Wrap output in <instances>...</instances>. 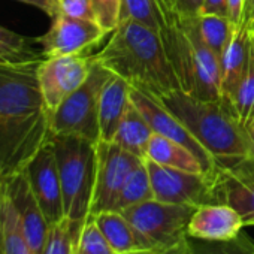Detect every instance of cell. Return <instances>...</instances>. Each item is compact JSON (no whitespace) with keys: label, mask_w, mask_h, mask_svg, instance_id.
Returning <instances> with one entry per match:
<instances>
[{"label":"cell","mask_w":254,"mask_h":254,"mask_svg":"<svg viewBox=\"0 0 254 254\" xmlns=\"http://www.w3.org/2000/svg\"><path fill=\"white\" fill-rule=\"evenodd\" d=\"M41 60L0 63L2 180L24 171L29 162L53 135L50 112L38 82V66Z\"/></svg>","instance_id":"1"},{"label":"cell","mask_w":254,"mask_h":254,"mask_svg":"<svg viewBox=\"0 0 254 254\" xmlns=\"http://www.w3.org/2000/svg\"><path fill=\"white\" fill-rule=\"evenodd\" d=\"M94 60L132 87L157 100L183 90L160 35L132 20L120 21Z\"/></svg>","instance_id":"2"},{"label":"cell","mask_w":254,"mask_h":254,"mask_svg":"<svg viewBox=\"0 0 254 254\" xmlns=\"http://www.w3.org/2000/svg\"><path fill=\"white\" fill-rule=\"evenodd\" d=\"M159 102L178 118L215 162L242 159L254 153L247 127L226 100H205L184 90H175Z\"/></svg>","instance_id":"3"},{"label":"cell","mask_w":254,"mask_h":254,"mask_svg":"<svg viewBox=\"0 0 254 254\" xmlns=\"http://www.w3.org/2000/svg\"><path fill=\"white\" fill-rule=\"evenodd\" d=\"M51 142L59 165L64 215L79 232L91 212L97 142L70 135H51Z\"/></svg>","instance_id":"4"},{"label":"cell","mask_w":254,"mask_h":254,"mask_svg":"<svg viewBox=\"0 0 254 254\" xmlns=\"http://www.w3.org/2000/svg\"><path fill=\"white\" fill-rule=\"evenodd\" d=\"M196 208L150 199L120 212L132 224L141 248L162 254L189 235V221Z\"/></svg>","instance_id":"5"},{"label":"cell","mask_w":254,"mask_h":254,"mask_svg":"<svg viewBox=\"0 0 254 254\" xmlns=\"http://www.w3.org/2000/svg\"><path fill=\"white\" fill-rule=\"evenodd\" d=\"M111 75L106 67L94 60L85 82L50 115L53 135H70L99 142L100 91Z\"/></svg>","instance_id":"6"},{"label":"cell","mask_w":254,"mask_h":254,"mask_svg":"<svg viewBox=\"0 0 254 254\" xmlns=\"http://www.w3.org/2000/svg\"><path fill=\"white\" fill-rule=\"evenodd\" d=\"M208 177L212 183L214 203L232 206L245 226H254V153L242 159L215 162Z\"/></svg>","instance_id":"7"},{"label":"cell","mask_w":254,"mask_h":254,"mask_svg":"<svg viewBox=\"0 0 254 254\" xmlns=\"http://www.w3.org/2000/svg\"><path fill=\"white\" fill-rule=\"evenodd\" d=\"M93 63V54L44 57L39 62L38 82L50 115L85 82Z\"/></svg>","instance_id":"8"},{"label":"cell","mask_w":254,"mask_h":254,"mask_svg":"<svg viewBox=\"0 0 254 254\" xmlns=\"http://www.w3.org/2000/svg\"><path fill=\"white\" fill-rule=\"evenodd\" d=\"M96 154V183L90 218L112 209L127 177L142 162V159L114 142H97Z\"/></svg>","instance_id":"9"},{"label":"cell","mask_w":254,"mask_h":254,"mask_svg":"<svg viewBox=\"0 0 254 254\" xmlns=\"http://www.w3.org/2000/svg\"><path fill=\"white\" fill-rule=\"evenodd\" d=\"M145 165L154 199L191 206L214 203L212 183L208 175L162 166L150 160H145Z\"/></svg>","instance_id":"10"},{"label":"cell","mask_w":254,"mask_h":254,"mask_svg":"<svg viewBox=\"0 0 254 254\" xmlns=\"http://www.w3.org/2000/svg\"><path fill=\"white\" fill-rule=\"evenodd\" d=\"M47 33L36 38L44 57L79 56L99 45L109 33L97 21L57 15Z\"/></svg>","instance_id":"11"},{"label":"cell","mask_w":254,"mask_h":254,"mask_svg":"<svg viewBox=\"0 0 254 254\" xmlns=\"http://www.w3.org/2000/svg\"><path fill=\"white\" fill-rule=\"evenodd\" d=\"M30 189L48 223L57 224L66 218L59 165L51 139L35 154L24 169Z\"/></svg>","instance_id":"12"},{"label":"cell","mask_w":254,"mask_h":254,"mask_svg":"<svg viewBox=\"0 0 254 254\" xmlns=\"http://www.w3.org/2000/svg\"><path fill=\"white\" fill-rule=\"evenodd\" d=\"M160 8V24L157 33L160 35L162 44L168 54V59L180 79L181 88L191 94L194 87L191 45L189 38V20L180 14L169 0H157Z\"/></svg>","instance_id":"13"},{"label":"cell","mask_w":254,"mask_h":254,"mask_svg":"<svg viewBox=\"0 0 254 254\" xmlns=\"http://www.w3.org/2000/svg\"><path fill=\"white\" fill-rule=\"evenodd\" d=\"M130 100L142 112L154 133L168 138L174 142H178L180 145L190 150L202 163L205 174H212L215 168V160L212 159V156L191 136V133L178 121V118L172 115L156 97L130 85Z\"/></svg>","instance_id":"14"},{"label":"cell","mask_w":254,"mask_h":254,"mask_svg":"<svg viewBox=\"0 0 254 254\" xmlns=\"http://www.w3.org/2000/svg\"><path fill=\"white\" fill-rule=\"evenodd\" d=\"M3 181H5V187H6L8 194L15 206V211L21 221L23 230L27 236V241L33 250V253L42 254L47 239H48L51 224L45 218V215L30 189L26 172L21 171Z\"/></svg>","instance_id":"15"},{"label":"cell","mask_w":254,"mask_h":254,"mask_svg":"<svg viewBox=\"0 0 254 254\" xmlns=\"http://www.w3.org/2000/svg\"><path fill=\"white\" fill-rule=\"evenodd\" d=\"M239 212L226 203H205L194 209L187 233L205 241H232L244 232Z\"/></svg>","instance_id":"16"},{"label":"cell","mask_w":254,"mask_h":254,"mask_svg":"<svg viewBox=\"0 0 254 254\" xmlns=\"http://www.w3.org/2000/svg\"><path fill=\"white\" fill-rule=\"evenodd\" d=\"M189 38L194 73V87L191 94L205 100L221 99V62L202 39L197 17L189 20Z\"/></svg>","instance_id":"17"},{"label":"cell","mask_w":254,"mask_h":254,"mask_svg":"<svg viewBox=\"0 0 254 254\" xmlns=\"http://www.w3.org/2000/svg\"><path fill=\"white\" fill-rule=\"evenodd\" d=\"M251 48V29L238 26L221 57V99L233 106L235 94L245 76Z\"/></svg>","instance_id":"18"},{"label":"cell","mask_w":254,"mask_h":254,"mask_svg":"<svg viewBox=\"0 0 254 254\" xmlns=\"http://www.w3.org/2000/svg\"><path fill=\"white\" fill-rule=\"evenodd\" d=\"M130 105V84L111 75L102 87L99 100V142H111L120 121Z\"/></svg>","instance_id":"19"},{"label":"cell","mask_w":254,"mask_h":254,"mask_svg":"<svg viewBox=\"0 0 254 254\" xmlns=\"http://www.w3.org/2000/svg\"><path fill=\"white\" fill-rule=\"evenodd\" d=\"M153 135L154 132L151 126L148 124L142 112L130 100V105L127 108L123 120L120 121L111 142L144 160L148 142Z\"/></svg>","instance_id":"20"},{"label":"cell","mask_w":254,"mask_h":254,"mask_svg":"<svg viewBox=\"0 0 254 254\" xmlns=\"http://www.w3.org/2000/svg\"><path fill=\"white\" fill-rule=\"evenodd\" d=\"M144 160H150L157 165L180 169V171L205 174L202 163L197 160V157L190 150H187L186 147L180 145L178 142H174V141L163 138L157 133H154L151 136Z\"/></svg>","instance_id":"21"},{"label":"cell","mask_w":254,"mask_h":254,"mask_svg":"<svg viewBox=\"0 0 254 254\" xmlns=\"http://www.w3.org/2000/svg\"><path fill=\"white\" fill-rule=\"evenodd\" d=\"M0 254H35L5 187L0 196Z\"/></svg>","instance_id":"22"},{"label":"cell","mask_w":254,"mask_h":254,"mask_svg":"<svg viewBox=\"0 0 254 254\" xmlns=\"http://www.w3.org/2000/svg\"><path fill=\"white\" fill-rule=\"evenodd\" d=\"M162 254H254V239L245 232L232 241H205L187 235Z\"/></svg>","instance_id":"23"},{"label":"cell","mask_w":254,"mask_h":254,"mask_svg":"<svg viewBox=\"0 0 254 254\" xmlns=\"http://www.w3.org/2000/svg\"><path fill=\"white\" fill-rule=\"evenodd\" d=\"M91 218L96 221L97 227L115 253L141 248L132 224L120 211H103Z\"/></svg>","instance_id":"24"},{"label":"cell","mask_w":254,"mask_h":254,"mask_svg":"<svg viewBox=\"0 0 254 254\" xmlns=\"http://www.w3.org/2000/svg\"><path fill=\"white\" fill-rule=\"evenodd\" d=\"M197 26L202 39L221 62V57L230 44L238 26L229 17L215 14H200L197 17Z\"/></svg>","instance_id":"25"},{"label":"cell","mask_w":254,"mask_h":254,"mask_svg":"<svg viewBox=\"0 0 254 254\" xmlns=\"http://www.w3.org/2000/svg\"><path fill=\"white\" fill-rule=\"evenodd\" d=\"M150 199H154V194L145 160H142L127 177L111 211H123Z\"/></svg>","instance_id":"26"},{"label":"cell","mask_w":254,"mask_h":254,"mask_svg":"<svg viewBox=\"0 0 254 254\" xmlns=\"http://www.w3.org/2000/svg\"><path fill=\"white\" fill-rule=\"evenodd\" d=\"M35 41L0 26V63H26L44 59L35 51Z\"/></svg>","instance_id":"27"},{"label":"cell","mask_w":254,"mask_h":254,"mask_svg":"<svg viewBox=\"0 0 254 254\" xmlns=\"http://www.w3.org/2000/svg\"><path fill=\"white\" fill-rule=\"evenodd\" d=\"M233 108L241 123L245 127H248L254 120V29H251V48H250L248 67L235 94Z\"/></svg>","instance_id":"28"},{"label":"cell","mask_w":254,"mask_h":254,"mask_svg":"<svg viewBox=\"0 0 254 254\" xmlns=\"http://www.w3.org/2000/svg\"><path fill=\"white\" fill-rule=\"evenodd\" d=\"M126 20H132L157 32L160 24V8L157 0H121L120 21Z\"/></svg>","instance_id":"29"},{"label":"cell","mask_w":254,"mask_h":254,"mask_svg":"<svg viewBox=\"0 0 254 254\" xmlns=\"http://www.w3.org/2000/svg\"><path fill=\"white\" fill-rule=\"evenodd\" d=\"M75 254H117L105 239L93 218H88L79 230L75 242Z\"/></svg>","instance_id":"30"},{"label":"cell","mask_w":254,"mask_h":254,"mask_svg":"<svg viewBox=\"0 0 254 254\" xmlns=\"http://www.w3.org/2000/svg\"><path fill=\"white\" fill-rule=\"evenodd\" d=\"M79 232L64 218L50 227L48 239L42 254H75V242Z\"/></svg>","instance_id":"31"},{"label":"cell","mask_w":254,"mask_h":254,"mask_svg":"<svg viewBox=\"0 0 254 254\" xmlns=\"http://www.w3.org/2000/svg\"><path fill=\"white\" fill-rule=\"evenodd\" d=\"M96 21L105 29L109 35L120 24V9L121 0H91Z\"/></svg>","instance_id":"32"},{"label":"cell","mask_w":254,"mask_h":254,"mask_svg":"<svg viewBox=\"0 0 254 254\" xmlns=\"http://www.w3.org/2000/svg\"><path fill=\"white\" fill-rule=\"evenodd\" d=\"M57 15L96 21L91 0H54V17Z\"/></svg>","instance_id":"33"},{"label":"cell","mask_w":254,"mask_h":254,"mask_svg":"<svg viewBox=\"0 0 254 254\" xmlns=\"http://www.w3.org/2000/svg\"><path fill=\"white\" fill-rule=\"evenodd\" d=\"M169 3L186 17H199L203 0H169Z\"/></svg>","instance_id":"34"},{"label":"cell","mask_w":254,"mask_h":254,"mask_svg":"<svg viewBox=\"0 0 254 254\" xmlns=\"http://www.w3.org/2000/svg\"><path fill=\"white\" fill-rule=\"evenodd\" d=\"M200 14H215L229 17V0H203Z\"/></svg>","instance_id":"35"},{"label":"cell","mask_w":254,"mask_h":254,"mask_svg":"<svg viewBox=\"0 0 254 254\" xmlns=\"http://www.w3.org/2000/svg\"><path fill=\"white\" fill-rule=\"evenodd\" d=\"M15 2H21V3L35 6V8L44 11L50 18L54 17V0H15Z\"/></svg>","instance_id":"36"},{"label":"cell","mask_w":254,"mask_h":254,"mask_svg":"<svg viewBox=\"0 0 254 254\" xmlns=\"http://www.w3.org/2000/svg\"><path fill=\"white\" fill-rule=\"evenodd\" d=\"M244 2H245V0H229V18L236 26H241L242 11H244Z\"/></svg>","instance_id":"37"},{"label":"cell","mask_w":254,"mask_h":254,"mask_svg":"<svg viewBox=\"0 0 254 254\" xmlns=\"http://www.w3.org/2000/svg\"><path fill=\"white\" fill-rule=\"evenodd\" d=\"M241 26L248 27V29L254 27V0H245L244 2Z\"/></svg>","instance_id":"38"},{"label":"cell","mask_w":254,"mask_h":254,"mask_svg":"<svg viewBox=\"0 0 254 254\" xmlns=\"http://www.w3.org/2000/svg\"><path fill=\"white\" fill-rule=\"evenodd\" d=\"M117 254H157V253L153 251V250H148V248H135V250H130V251L117 253Z\"/></svg>","instance_id":"39"},{"label":"cell","mask_w":254,"mask_h":254,"mask_svg":"<svg viewBox=\"0 0 254 254\" xmlns=\"http://www.w3.org/2000/svg\"><path fill=\"white\" fill-rule=\"evenodd\" d=\"M247 130H248V135H250V139H251V144H253V151H254V120L247 127Z\"/></svg>","instance_id":"40"},{"label":"cell","mask_w":254,"mask_h":254,"mask_svg":"<svg viewBox=\"0 0 254 254\" xmlns=\"http://www.w3.org/2000/svg\"><path fill=\"white\" fill-rule=\"evenodd\" d=\"M2 189H3V180L0 178V196H2Z\"/></svg>","instance_id":"41"},{"label":"cell","mask_w":254,"mask_h":254,"mask_svg":"<svg viewBox=\"0 0 254 254\" xmlns=\"http://www.w3.org/2000/svg\"><path fill=\"white\" fill-rule=\"evenodd\" d=\"M253 29H254V27H253Z\"/></svg>","instance_id":"42"}]
</instances>
